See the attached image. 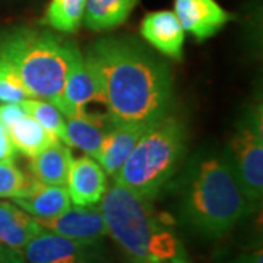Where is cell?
Returning <instances> with one entry per match:
<instances>
[{
    "mask_svg": "<svg viewBox=\"0 0 263 263\" xmlns=\"http://www.w3.org/2000/svg\"><path fill=\"white\" fill-rule=\"evenodd\" d=\"M132 263H183V262H174V260H133Z\"/></svg>",
    "mask_w": 263,
    "mask_h": 263,
    "instance_id": "obj_28",
    "label": "cell"
},
{
    "mask_svg": "<svg viewBox=\"0 0 263 263\" xmlns=\"http://www.w3.org/2000/svg\"><path fill=\"white\" fill-rule=\"evenodd\" d=\"M138 0H86L84 21L91 31H108L120 27L130 16Z\"/></svg>",
    "mask_w": 263,
    "mask_h": 263,
    "instance_id": "obj_18",
    "label": "cell"
},
{
    "mask_svg": "<svg viewBox=\"0 0 263 263\" xmlns=\"http://www.w3.org/2000/svg\"><path fill=\"white\" fill-rule=\"evenodd\" d=\"M0 263H25L21 252H15L6 246L0 245Z\"/></svg>",
    "mask_w": 263,
    "mask_h": 263,
    "instance_id": "obj_26",
    "label": "cell"
},
{
    "mask_svg": "<svg viewBox=\"0 0 263 263\" xmlns=\"http://www.w3.org/2000/svg\"><path fill=\"white\" fill-rule=\"evenodd\" d=\"M100 243H84L41 230L22 249L28 263H94Z\"/></svg>",
    "mask_w": 263,
    "mask_h": 263,
    "instance_id": "obj_8",
    "label": "cell"
},
{
    "mask_svg": "<svg viewBox=\"0 0 263 263\" xmlns=\"http://www.w3.org/2000/svg\"><path fill=\"white\" fill-rule=\"evenodd\" d=\"M252 209L228 158L195 157L177 183V214L203 238L230 233Z\"/></svg>",
    "mask_w": 263,
    "mask_h": 263,
    "instance_id": "obj_2",
    "label": "cell"
},
{
    "mask_svg": "<svg viewBox=\"0 0 263 263\" xmlns=\"http://www.w3.org/2000/svg\"><path fill=\"white\" fill-rule=\"evenodd\" d=\"M141 34L160 53L173 59H181L184 29L174 12L157 10L148 13L142 21Z\"/></svg>",
    "mask_w": 263,
    "mask_h": 263,
    "instance_id": "obj_12",
    "label": "cell"
},
{
    "mask_svg": "<svg viewBox=\"0 0 263 263\" xmlns=\"http://www.w3.org/2000/svg\"><path fill=\"white\" fill-rule=\"evenodd\" d=\"M25 114H27V110L21 105V103L0 104V123L3 124L5 129Z\"/></svg>",
    "mask_w": 263,
    "mask_h": 263,
    "instance_id": "obj_24",
    "label": "cell"
},
{
    "mask_svg": "<svg viewBox=\"0 0 263 263\" xmlns=\"http://www.w3.org/2000/svg\"><path fill=\"white\" fill-rule=\"evenodd\" d=\"M19 103L46 130L56 136L59 141H65L66 119L56 105L38 98H25Z\"/></svg>",
    "mask_w": 263,
    "mask_h": 263,
    "instance_id": "obj_22",
    "label": "cell"
},
{
    "mask_svg": "<svg viewBox=\"0 0 263 263\" xmlns=\"http://www.w3.org/2000/svg\"><path fill=\"white\" fill-rule=\"evenodd\" d=\"M13 203L35 219L54 218L72 206L66 186L44 184L40 181L25 196L13 199Z\"/></svg>",
    "mask_w": 263,
    "mask_h": 263,
    "instance_id": "obj_17",
    "label": "cell"
},
{
    "mask_svg": "<svg viewBox=\"0 0 263 263\" xmlns=\"http://www.w3.org/2000/svg\"><path fill=\"white\" fill-rule=\"evenodd\" d=\"M29 98L19 78L5 62L0 60V101L2 103H19Z\"/></svg>",
    "mask_w": 263,
    "mask_h": 263,
    "instance_id": "obj_23",
    "label": "cell"
},
{
    "mask_svg": "<svg viewBox=\"0 0 263 263\" xmlns=\"http://www.w3.org/2000/svg\"><path fill=\"white\" fill-rule=\"evenodd\" d=\"M72 162L70 148L62 141H56L31 158L28 171L40 183L65 186Z\"/></svg>",
    "mask_w": 263,
    "mask_h": 263,
    "instance_id": "obj_16",
    "label": "cell"
},
{
    "mask_svg": "<svg viewBox=\"0 0 263 263\" xmlns=\"http://www.w3.org/2000/svg\"><path fill=\"white\" fill-rule=\"evenodd\" d=\"M41 230L43 227L37 219L16 203L0 200V245L22 252L29 240Z\"/></svg>",
    "mask_w": 263,
    "mask_h": 263,
    "instance_id": "obj_15",
    "label": "cell"
},
{
    "mask_svg": "<svg viewBox=\"0 0 263 263\" xmlns=\"http://www.w3.org/2000/svg\"><path fill=\"white\" fill-rule=\"evenodd\" d=\"M114 126L116 123L107 113L88 114L84 111L78 117L67 119L63 143L84 151L86 155L94 158L105 136Z\"/></svg>",
    "mask_w": 263,
    "mask_h": 263,
    "instance_id": "obj_13",
    "label": "cell"
},
{
    "mask_svg": "<svg viewBox=\"0 0 263 263\" xmlns=\"http://www.w3.org/2000/svg\"><path fill=\"white\" fill-rule=\"evenodd\" d=\"M70 41L48 29L16 27L0 34V60L10 66L29 98L56 105L65 85Z\"/></svg>",
    "mask_w": 263,
    "mask_h": 263,
    "instance_id": "obj_4",
    "label": "cell"
},
{
    "mask_svg": "<svg viewBox=\"0 0 263 263\" xmlns=\"http://www.w3.org/2000/svg\"><path fill=\"white\" fill-rule=\"evenodd\" d=\"M103 104L116 124L152 126L168 116L173 78L168 65L133 37H107L86 53Z\"/></svg>",
    "mask_w": 263,
    "mask_h": 263,
    "instance_id": "obj_1",
    "label": "cell"
},
{
    "mask_svg": "<svg viewBox=\"0 0 263 263\" xmlns=\"http://www.w3.org/2000/svg\"><path fill=\"white\" fill-rule=\"evenodd\" d=\"M44 230L84 243H100L107 235L105 224L98 205L94 206H70L63 214L37 219Z\"/></svg>",
    "mask_w": 263,
    "mask_h": 263,
    "instance_id": "obj_9",
    "label": "cell"
},
{
    "mask_svg": "<svg viewBox=\"0 0 263 263\" xmlns=\"http://www.w3.org/2000/svg\"><path fill=\"white\" fill-rule=\"evenodd\" d=\"M186 151V129L176 117H164L142 135L114 181L152 200L179 168Z\"/></svg>",
    "mask_w": 263,
    "mask_h": 263,
    "instance_id": "obj_5",
    "label": "cell"
},
{
    "mask_svg": "<svg viewBox=\"0 0 263 263\" xmlns=\"http://www.w3.org/2000/svg\"><path fill=\"white\" fill-rule=\"evenodd\" d=\"M237 263H263L262 249L253 250V252H250V253L241 254V256L238 257Z\"/></svg>",
    "mask_w": 263,
    "mask_h": 263,
    "instance_id": "obj_27",
    "label": "cell"
},
{
    "mask_svg": "<svg viewBox=\"0 0 263 263\" xmlns=\"http://www.w3.org/2000/svg\"><path fill=\"white\" fill-rule=\"evenodd\" d=\"M98 208L107 235L133 260H174L187 263L183 243L173 231L174 219L158 212L152 200L114 181Z\"/></svg>",
    "mask_w": 263,
    "mask_h": 263,
    "instance_id": "obj_3",
    "label": "cell"
},
{
    "mask_svg": "<svg viewBox=\"0 0 263 263\" xmlns=\"http://www.w3.org/2000/svg\"><path fill=\"white\" fill-rule=\"evenodd\" d=\"M16 155V149L12 145L9 139V135L6 129L3 127V124L0 123V160H6V158H13Z\"/></svg>",
    "mask_w": 263,
    "mask_h": 263,
    "instance_id": "obj_25",
    "label": "cell"
},
{
    "mask_svg": "<svg viewBox=\"0 0 263 263\" xmlns=\"http://www.w3.org/2000/svg\"><path fill=\"white\" fill-rule=\"evenodd\" d=\"M86 0H50L43 24L59 32L72 34L84 19Z\"/></svg>",
    "mask_w": 263,
    "mask_h": 263,
    "instance_id": "obj_20",
    "label": "cell"
},
{
    "mask_svg": "<svg viewBox=\"0 0 263 263\" xmlns=\"http://www.w3.org/2000/svg\"><path fill=\"white\" fill-rule=\"evenodd\" d=\"M6 132L16 152L27 155L28 158L35 157L41 151L50 146L53 142L59 141L56 136H53L50 132L46 130L28 113L8 126Z\"/></svg>",
    "mask_w": 263,
    "mask_h": 263,
    "instance_id": "obj_19",
    "label": "cell"
},
{
    "mask_svg": "<svg viewBox=\"0 0 263 263\" xmlns=\"http://www.w3.org/2000/svg\"><path fill=\"white\" fill-rule=\"evenodd\" d=\"M65 186L72 205L94 206L100 203L108 187V179L97 160L86 155L73 160Z\"/></svg>",
    "mask_w": 263,
    "mask_h": 263,
    "instance_id": "obj_10",
    "label": "cell"
},
{
    "mask_svg": "<svg viewBox=\"0 0 263 263\" xmlns=\"http://www.w3.org/2000/svg\"><path fill=\"white\" fill-rule=\"evenodd\" d=\"M174 15L183 29L200 41L215 35L233 19L215 0H176Z\"/></svg>",
    "mask_w": 263,
    "mask_h": 263,
    "instance_id": "obj_11",
    "label": "cell"
},
{
    "mask_svg": "<svg viewBox=\"0 0 263 263\" xmlns=\"http://www.w3.org/2000/svg\"><path fill=\"white\" fill-rule=\"evenodd\" d=\"M89 103H103L100 82L81 50L70 41L65 85L56 107L66 119H72L84 113Z\"/></svg>",
    "mask_w": 263,
    "mask_h": 263,
    "instance_id": "obj_7",
    "label": "cell"
},
{
    "mask_svg": "<svg viewBox=\"0 0 263 263\" xmlns=\"http://www.w3.org/2000/svg\"><path fill=\"white\" fill-rule=\"evenodd\" d=\"M154 126V124H152ZM151 126L143 124H116L105 136L94 158L103 167L107 176H114L129 158L142 135Z\"/></svg>",
    "mask_w": 263,
    "mask_h": 263,
    "instance_id": "obj_14",
    "label": "cell"
},
{
    "mask_svg": "<svg viewBox=\"0 0 263 263\" xmlns=\"http://www.w3.org/2000/svg\"><path fill=\"white\" fill-rule=\"evenodd\" d=\"M233 170L246 199L252 208L262 202L263 196V129L262 110L254 108L237 124L230 143Z\"/></svg>",
    "mask_w": 263,
    "mask_h": 263,
    "instance_id": "obj_6",
    "label": "cell"
},
{
    "mask_svg": "<svg viewBox=\"0 0 263 263\" xmlns=\"http://www.w3.org/2000/svg\"><path fill=\"white\" fill-rule=\"evenodd\" d=\"M37 183V179L19 168L15 157L0 160V199L13 200L25 196Z\"/></svg>",
    "mask_w": 263,
    "mask_h": 263,
    "instance_id": "obj_21",
    "label": "cell"
}]
</instances>
